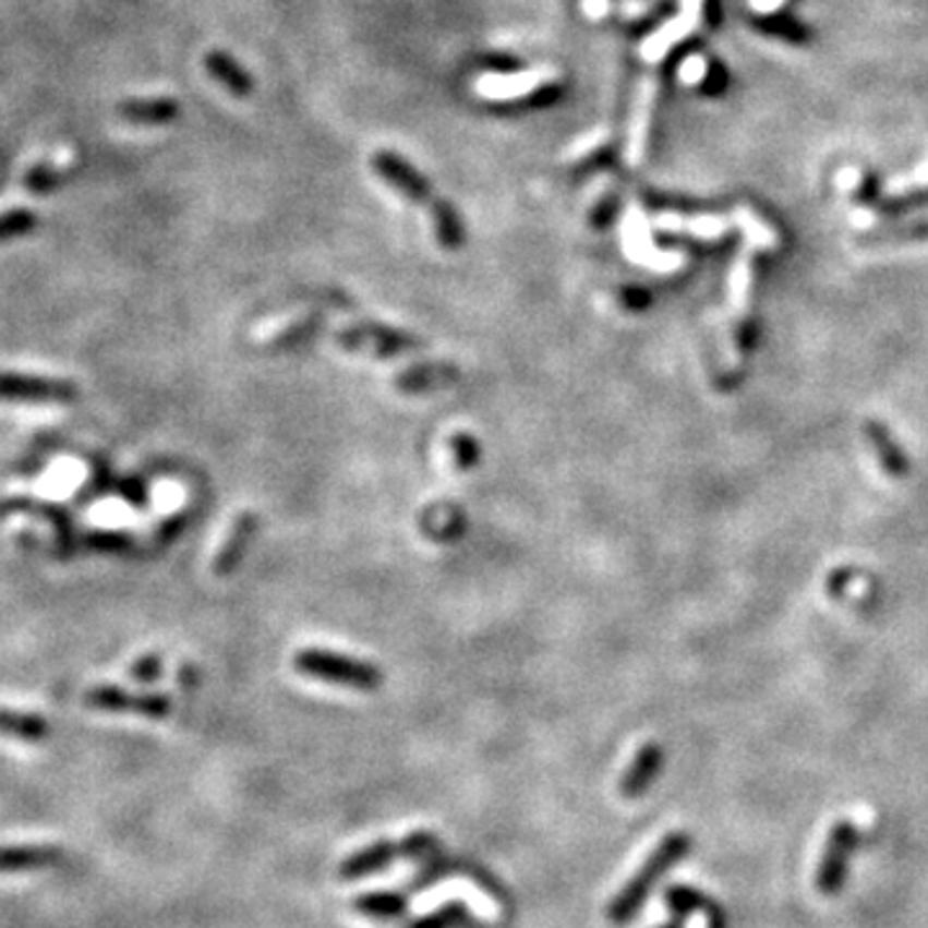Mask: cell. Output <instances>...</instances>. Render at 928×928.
<instances>
[{
  "instance_id": "9c48e42d",
  "label": "cell",
  "mask_w": 928,
  "mask_h": 928,
  "mask_svg": "<svg viewBox=\"0 0 928 928\" xmlns=\"http://www.w3.org/2000/svg\"><path fill=\"white\" fill-rule=\"evenodd\" d=\"M661 769H663V748L655 746V743L642 746L635 754L632 763H629V769L625 771V776H622L619 782L622 797L627 799L642 797L644 792L650 790V784L655 782V776L661 774Z\"/></svg>"
},
{
  "instance_id": "f546056e",
  "label": "cell",
  "mask_w": 928,
  "mask_h": 928,
  "mask_svg": "<svg viewBox=\"0 0 928 928\" xmlns=\"http://www.w3.org/2000/svg\"><path fill=\"white\" fill-rule=\"evenodd\" d=\"M926 204H928V186L900 196V200L892 202V207H895V209H913V207H926Z\"/></svg>"
},
{
  "instance_id": "f1b7e54d",
  "label": "cell",
  "mask_w": 928,
  "mask_h": 928,
  "mask_svg": "<svg viewBox=\"0 0 928 928\" xmlns=\"http://www.w3.org/2000/svg\"><path fill=\"white\" fill-rule=\"evenodd\" d=\"M119 493H122V498L126 503H132V506H145V503H147V487H145L143 480H137V478L124 480L122 487H119Z\"/></svg>"
},
{
  "instance_id": "4dcf8cb0",
  "label": "cell",
  "mask_w": 928,
  "mask_h": 928,
  "mask_svg": "<svg viewBox=\"0 0 928 928\" xmlns=\"http://www.w3.org/2000/svg\"><path fill=\"white\" fill-rule=\"evenodd\" d=\"M179 682H181V689H196V686H200V671L189 663L181 665Z\"/></svg>"
},
{
  "instance_id": "603a6c76",
  "label": "cell",
  "mask_w": 928,
  "mask_h": 928,
  "mask_svg": "<svg viewBox=\"0 0 928 928\" xmlns=\"http://www.w3.org/2000/svg\"><path fill=\"white\" fill-rule=\"evenodd\" d=\"M465 918H467V903H462V900H451V903H444L442 908L429 913V916L413 920L408 928H451Z\"/></svg>"
},
{
  "instance_id": "83f0119b",
  "label": "cell",
  "mask_w": 928,
  "mask_h": 928,
  "mask_svg": "<svg viewBox=\"0 0 928 928\" xmlns=\"http://www.w3.org/2000/svg\"><path fill=\"white\" fill-rule=\"evenodd\" d=\"M725 86H727L725 70H722L720 65H712L710 70H707L704 81H701V94H704V96H720L722 91H725Z\"/></svg>"
},
{
  "instance_id": "5bb4252c",
  "label": "cell",
  "mask_w": 928,
  "mask_h": 928,
  "mask_svg": "<svg viewBox=\"0 0 928 928\" xmlns=\"http://www.w3.org/2000/svg\"><path fill=\"white\" fill-rule=\"evenodd\" d=\"M207 70L212 75L217 77L219 83H222L225 88L230 91L232 96H248L253 91V77L245 73L243 68L238 65L236 60L230 58V55L225 52H209L207 55Z\"/></svg>"
},
{
  "instance_id": "ffe728a7",
  "label": "cell",
  "mask_w": 928,
  "mask_h": 928,
  "mask_svg": "<svg viewBox=\"0 0 928 928\" xmlns=\"http://www.w3.org/2000/svg\"><path fill=\"white\" fill-rule=\"evenodd\" d=\"M321 328H323V315H308V317H302L300 323L289 325V328L281 330L279 336H276L274 341L268 344V349H272V351L300 349V346L313 341L317 333H321Z\"/></svg>"
},
{
  "instance_id": "484cf974",
  "label": "cell",
  "mask_w": 928,
  "mask_h": 928,
  "mask_svg": "<svg viewBox=\"0 0 928 928\" xmlns=\"http://www.w3.org/2000/svg\"><path fill=\"white\" fill-rule=\"evenodd\" d=\"M160 673H162V658L158 653L140 655L137 661H134L132 668H130V676L137 684H143V686H150V684L158 682Z\"/></svg>"
},
{
  "instance_id": "e0dca14e",
  "label": "cell",
  "mask_w": 928,
  "mask_h": 928,
  "mask_svg": "<svg viewBox=\"0 0 928 928\" xmlns=\"http://www.w3.org/2000/svg\"><path fill=\"white\" fill-rule=\"evenodd\" d=\"M431 217H434V230L442 248H446V251H459L465 243V222L462 217H459V212L451 207L449 202L442 200L438 207L431 212Z\"/></svg>"
},
{
  "instance_id": "d6986e66",
  "label": "cell",
  "mask_w": 928,
  "mask_h": 928,
  "mask_svg": "<svg viewBox=\"0 0 928 928\" xmlns=\"http://www.w3.org/2000/svg\"><path fill=\"white\" fill-rule=\"evenodd\" d=\"M754 24L758 32L790 41V45H807V41H810V29L792 16H779V13H771V16L754 19Z\"/></svg>"
},
{
  "instance_id": "52a82bcc",
  "label": "cell",
  "mask_w": 928,
  "mask_h": 928,
  "mask_svg": "<svg viewBox=\"0 0 928 928\" xmlns=\"http://www.w3.org/2000/svg\"><path fill=\"white\" fill-rule=\"evenodd\" d=\"M372 166L374 171L389 183V186L398 189L402 196H408V200L426 204L429 212H434L438 207V202H442L434 191H431V183L423 179V176L418 173L406 158H400L398 153L379 150L377 155H374Z\"/></svg>"
},
{
  "instance_id": "4316f807",
  "label": "cell",
  "mask_w": 928,
  "mask_h": 928,
  "mask_svg": "<svg viewBox=\"0 0 928 928\" xmlns=\"http://www.w3.org/2000/svg\"><path fill=\"white\" fill-rule=\"evenodd\" d=\"M400 846H402V856H423V854L434 852L436 835L426 833V831L410 833L406 841H400Z\"/></svg>"
},
{
  "instance_id": "44dd1931",
  "label": "cell",
  "mask_w": 928,
  "mask_h": 928,
  "mask_svg": "<svg viewBox=\"0 0 928 928\" xmlns=\"http://www.w3.org/2000/svg\"><path fill=\"white\" fill-rule=\"evenodd\" d=\"M449 451H451V462H455L459 472L478 470L480 462H483V446H480V442L470 434V431H457V434H451Z\"/></svg>"
},
{
  "instance_id": "8fae6325",
  "label": "cell",
  "mask_w": 928,
  "mask_h": 928,
  "mask_svg": "<svg viewBox=\"0 0 928 928\" xmlns=\"http://www.w3.org/2000/svg\"><path fill=\"white\" fill-rule=\"evenodd\" d=\"M402 856V846L395 841H374L370 846H364L361 852L351 854L341 867H338V877L341 880H361V877H370L374 871H382L389 867L395 859Z\"/></svg>"
},
{
  "instance_id": "3957f363",
  "label": "cell",
  "mask_w": 928,
  "mask_h": 928,
  "mask_svg": "<svg viewBox=\"0 0 928 928\" xmlns=\"http://www.w3.org/2000/svg\"><path fill=\"white\" fill-rule=\"evenodd\" d=\"M336 341L341 349L353 353H372L377 359H402L408 353L423 349L421 338L413 333L387 328L379 323H359L336 333Z\"/></svg>"
},
{
  "instance_id": "9a60e30c",
  "label": "cell",
  "mask_w": 928,
  "mask_h": 928,
  "mask_svg": "<svg viewBox=\"0 0 928 928\" xmlns=\"http://www.w3.org/2000/svg\"><path fill=\"white\" fill-rule=\"evenodd\" d=\"M0 733L26 743H39L49 735V722L39 714L0 710Z\"/></svg>"
},
{
  "instance_id": "cb8c5ba5",
  "label": "cell",
  "mask_w": 928,
  "mask_h": 928,
  "mask_svg": "<svg viewBox=\"0 0 928 928\" xmlns=\"http://www.w3.org/2000/svg\"><path fill=\"white\" fill-rule=\"evenodd\" d=\"M665 900H668V908L673 913V920L665 928H682L686 916H689V913L701 903L699 895H694V892L686 890V888H673V890H668V895H665Z\"/></svg>"
},
{
  "instance_id": "2e32d148",
  "label": "cell",
  "mask_w": 928,
  "mask_h": 928,
  "mask_svg": "<svg viewBox=\"0 0 928 928\" xmlns=\"http://www.w3.org/2000/svg\"><path fill=\"white\" fill-rule=\"evenodd\" d=\"M540 86V75L523 73V75H487L478 83V91L487 98H514Z\"/></svg>"
},
{
  "instance_id": "8992f818",
  "label": "cell",
  "mask_w": 928,
  "mask_h": 928,
  "mask_svg": "<svg viewBox=\"0 0 928 928\" xmlns=\"http://www.w3.org/2000/svg\"><path fill=\"white\" fill-rule=\"evenodd\" d=\"M86 707L101 712H132L160 720L171 714V699L166 694H130L117 686H96L86 694Z\"/></svg>"
},
{
  "instance_id": "7a4b0ae2",
  "label": "cell",
  "mask_w": 928,
  "mask_h": 928,
  "mask_svg": "<svg viewBox=\"0 0 928 928\" xmlns=\"http://www.w3.org/2000/svg\"><path fill=\"white\" fill-rule=\"evenodd\" d=\"M294 668L302 676L317 678V682L346 686V689L357 691H377L385 684V676L374 663L361 661L344 653H333V650L308 648L294 655Z\"/></svg>"
},
{
  "instance_id": "5b68a950",
  "label": "cell",
  "mask_w": 928,
  "mask_h": 928,
  "mask_svg": "<svg viewBox=\"0 0 928 928\" xmlns=\"http://www.w3.org/2000/svg\"><path fill=\"white\" fill-rule=\"evenodd\" d=\"M0 400L3 402H75L77 387L68 379L32 377V374L0 372Z\"/></svg>"
},
{
  "instance_id": "4fadbf2b",
  "label": "cell",
  "mask_w": 928,
  "mask_h": 928,
  "mask_svg": "<svg viewBox=\"0 0 928 928\" xmlns=\"http://www.w3.org/2000/svg\"><path fill=\"white\" fill-rule=\"evenodd\" d=\"M122 117L134 124H162L179 117V104L173 98H140L122 104Z\"/></svg>"
},
{
  "instance_id": "30bf717a",
  "label": "cell",
  "mask_w": 928,
  "mask_h": 928,
  "mask_svg": "<svg viewBox=\"0 0 928 928\" xmlns=\"http://www.w3.org/2000/svg\"><path fill=\"white\" fill-rule=\"evenodd\" d=\"M258 531V516L256 514H240L238 521L232 523L228 540H225L222 547H219L215 565H212V570H215V576L219 578H228L232 570L238 568L240 559H243L245 550L251 547L253 537H256Z\"/></svg>"
},
{
  "instance_id": "ac0fdd59",
  "label": "cell",
  "mask_w": 928,
  "mask_h": 928,
  "mask_svg": "<svg viewBox=\"0 0 928 928\" xmlns=\"http://www.w3.org/2000/svg\"><path fill=\"white\" fill-rule=\"evenodd\" d=\"M353 908L370 918H398L406 913L408 900L400 892H366L353 900Z\"/></svg>"
},
{
  "instance_id": "7402d4cb",
  "label": "cell",
  "mask_w": 928,
  "mask_h": 928,
  "mask_svg": "<svg viewBox=\"0 0 928 928\" xmlns=\"http://www.w3.org/2000/svg\"><path fill=\"white\" fill-rule=\"evenodd\" d=\"M81 544L91 552H106V555H117V552L130 550L134 540L126 531H88Z\"/></svg>"
},
{
  "instance_id": "6da1fadb",
  "label": "cell",
  "mask_w": 928,
  "mask_h": 928,
  "mask_svg": "<svg viewBox=\"0 0 928 928\" xmlns=\"http://www.w3.org/2000/svg\"><path fill=\"white\" fill-rule=\"evenodd\" d=\"M691 848V835L684 831H673L658 843L650 852L648 859L642 861V867L629 877L625 888L616 892V897L608 905V920L616 926L627 924L637 916V911L642 908V903L648 900L650 890L655 888V882L668 871L678 859H684Z\"/></svg>"
},
{
  "instance_id": "277c9868",
  "label": "cell",
  "mask_w": 928,
  "mask_h": 928,
  "mask_svg": "<svg viewBox=\"0 0 928 928\" xmlns=\"http://www.w3.org/2000/svg\"><path fill=\"white\" fill-rule=\"evenodd\" d=\"M856 841H859V835H856L852 820H839V823L831 828V833H828L825 839L823 856H820L818 864V875H815V888H818L820 895L833 897L841 892L843 880H846L848 875V859H852Z\"/></svg>"
},
{
  "instance_id": "ba28073f",
  "label": "cell",
  "mask_w": 928,
  "mask_h": 928,
  "mask_svg": "<svg viewBox=\"0 0 928 928\" xmlns=\"http://www.w3.org/2000/svg\"><path fill=\"white\" fill-rule=\"evenodd\" d=\"M459 379V366L449 361H421V364L408 366L395 377V387L406 395H423L431 389L449 387Z\"/></svg>"
},
{
  "instance_id": "7c38bea8",
  "label": "cell",
  "mask_w": 928,
  "mask_h": 928,
  "mask_svg": "<svg viewBox=\"0 0 928 928\" xmlns=\"http://www.w3.org/2000/svg\"><path fill=\"white\" fill-rule=\"evenodd\" d=\"M60 859L62 852L58 846H0V875L49 869Z\"/></svg>"
},
{
  "instance_id": "d4e9b609",
  "label": "cell",
  "mask_w": 928,
  "mask_h": 928,
  "mask_svg": "<svg viewBox=\"0 0 928 928\" xmlns=\"http://www.w3.org/2000/svg\"><path fill=\"white\" fill-rule=\"evenodd\" d=\"M34 225H37V219H34L32 212L26 209L5 212V215H0V240L26 236V232L34 230Z\"/></svg>"
}]
</instances>
